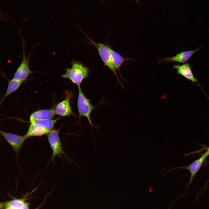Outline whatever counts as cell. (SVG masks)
<instances>
[{"instance_id": "10", "label": "cell", "mask_w": 209, "mask_h": 209, "mask_svg": "<svg viewBox=\"0 0 209 209\" xmlns=\"http://www.w3.org/2000/svg\"><path fill=\"white\" fill-rule=\"evenodd\" d=\"M56 114L54 108L39 109L30 115V122L38 120L52 119Z\"/></svg>"}, {"instance_id": "9", "label": "cell", "mask_w": 209, "mask_h": 209, "mask_svg": "<svg viewBox=\"0 0 209 209\" xmlns=\"http://www.w3.org/2000/svg\"><path fill=\"white\" fill-rule=\"evenodd\" d=\"M199 48L193 50H190L181 52L172 57L164 58L158 60V64L168 62H177L184 63L187 61L195 53L199 50Z\"/></svg>"}, {"instance_id": "16", "label": "cell", "mask_w": 209, "mask_h": 209, "mask_svg": "<svg viewBox=\"0 0 209 209\" xmlns=\"http://www.w3.org/2000/svg\"><path fill=\"white\" fill-rule=\"evenodd\" d=\"M24 199H16L6 202V207L11 209H15L22 207L25 202Z\"/></svg>"}, {"instance_id": "12", "label": "cell", "mask_w": 209, "mask_h": 209, "mask_svg": "<svg viewBox=\"0 0 209 209\" xmlns=\"http://www.w3.org/2000/svg\"><path fill=\"white\" fill-rule=\"evenodd\" d=\"M48 132L41 126L34 122H30L28 131L24 135L26 139L30 137L41 136Z\"/></svg>"}, {"instance_id": "19", "label": "cell", "mask_w": 209, "mask_h": 209, "mask_svg": "<svg viewBox=\"0 0 209 209\" xmlns=\"http://www.w3.org/2000/svg\"><path fill=\"white\" fill-rule=\"evenodd\" d=\"M136 2L138 4L139 3V1L138 0H135Z\"/></svg>"}, {"instance_id": "4", "label": "cell", "mask_w": 209, "mask_h": 209, "mask_svg": "<svg viewBox=\"0 0 209 209\" xmlns=\"http://www.w3.org/2000/svg\"><path fill=\"white\" fill-rule=\"evenodd\" d=\"M21 37L23 48V57L21 63L17 69L14 75L13 78L23 82L29 75L34 72L31 71L29 66V59L30 54L27 57L25 52V45L24 40Z\"/></svg>"}, {"instance_id": "17", "label": "cell", "mask_w": 209, "mask_h": 209, "mask_svg": "<svg viewBox=\"0 0 209 209\" xmlns=\"http://www.w3.org/2000/svg\"><path fill=\"white\" fill-rule=\"evenodd\" d=\"M30 206V203L26 202L24 205L20 208L15 209H29Z\"/></svg>"}, {"instance_id": "13", "label": "cell", "mask_w": 209, "mask_h": 209, "mask_svg": "<svg viewBox=\"0 0 209 209\" xmlns=\"http://www.w3.org/2000/svg\"><path fill=\"white\" fill-rule=\"evenodd\" d=\"M110 49L114 67L116 71H119L120 75H121L122 77L120 71V68L121 65L126 61H134V60L132 58H126L123 57L117 52L112 49L111 47Z\"/></svg>"}, {"instance_id": "14", "label": "cell", "mask_w": 209, "mask_h": 209, "mask_svg": "<svg viewBox=\"0 0 209 209\" xmlns=\"http://www.w3.org/2000/svg\"><path fill=\"white\" fill-rule=\"evenodd\" d=\"M23 82L22 81L13 78L9 80L5 93L0 101V105L7 97L19 88Z\"/></svg>"}, {"instance_id": "7", "label": "cell", "mask_w": 209, "mask_h": 209, "mask_svg": "<svg viewBox=\"0 0 209 209\" xmlns=\"http://www.w3.org/2000/svg\"><path fill=\"white\" fill-rule=\"evenodd\" d=\"M0 134L12 147L17 158L19 152L26 139L24 135L20 136L7 132L0 129Z\"/></svg>"}, {"instance_id": "18", "label": "cell", "mask_w": 209, "mask_h": 209, "mask_svg": "<svg viewBox=\"0 0 209 209\" xmlns=\"http://www.w3.org/2000/svg\"><path fill=\"white\" fill-rule=\"evenodd\" d=\"M6 207V203L0 202V209H4Z\"/></svg>"}, {"instance_id": "3", "label": "cell", "mask_w": 209, "mask_h": 209, "mask_svg": "<svg viewBox=\"0 0 209 209\" xmlns=\"http://www.w3.org/2000/svg\"><path fill=\"white\" fill-rule=\"evenodd\" d=\"M78 96L77 100V107L79 114V119L82 117H86L91 126H93L90 118V115L93 110L96 108L90 103L83 93L81 87H78Z\"/></svg>"}, {"instance_id": "15", "label": "cell", "mask_w": 209, "mask_h": 209, "mask_svg": "<svg viewBox=\"0 0 209 209\" xmlns=\"http://www.w3.org/2000/svg\"><path fill=\"white\" fill-rule=\"evenodd\" d=\"M60 118H59L54 119H52L38 120L33 122L41 126L48 133L53 130L55 123Z\"/></svg>"}, {"instance_id": "22", "label": "cell", "mask_w": 209, "mask_h": 209, "mask_svg": "<svg viewBox=\"0 0 209 209\" xmlns=\"http://www.w3.org/2000/svg\"><path fill=\"white\" fill-rule=\"evenodd\" d=\"M207 150L209 152V147H208Z\"/></svg>"}, {"instance_id": "1", "label": "cell", "mask_w": 209, "mask_h": 209, "mask_svg": "<svg viewBox=\"0 0 209 209\" xmlns=\"http://www.w3.org/2000/svg\"><path fill=\"white\" fill-rule=\"evenodd\" d=\"M71 64V67L66 68L65 73L61 76L63 78L69 79L78 87H80L83 80L88 77L90 71L88 67L79 61L73 60Z\"/></svg>"}, {"instance_id": "5", "label": "cell", "mask_w": 209, "mask_h": 209, "mask_svg": "<svg viewBox=\"0 0 209 209\" xmlns=\"http://www.w3.org/2000/svg\"><path fill=\"white\" fill-rule=\"evenodd\" d=\"M59 129L53 130L47 134L48 140L53 151L50 161L54 162L57 156H66L59 136Z\"/></svg>"}, {"instance_id": "2", "label": "cell", "mask_w": 209, "mask_h": 209, "mask_svg": "<svg viewBox=\"0 0 209 209\" xmlns=\"http://www.w3.org/2000/svg\"><path fill=\"white\" fill-rule=\"evenodd\" d=\"M89 40V43L93 45L96 48L99 54L105 65L107 66L113 73L116 77L118 82L122 86L120 83L114 67L110 51V47L107 44L101 43H96L94 42L87 36Z\"/></svg>"}, {"instance_id": "11", "label": "cell", "mask_w": 209, "mask_h": 209, "mask_svg": "<svg viewBox=\"0 0 209 209\" xmlns=\"http://www.w3.org/2000/svg\"><path fill=\"white\" fill-rule=\"evenodd\" d=\"M173 68L177 70V73L179 75H182L187 80L193 82H197V80L194 75L188 63H186L181 65H174Z\"/></svg>"}, {"instance_id": "8", "label": "cell", "mask_w": 209, "mask_h": 209, "mask_svg": "<svg viewBox=\"0 0 209 209\" xmlns=\"http://www.w3.org/2000/svg\"><path fill=\"white\" fill-rule=\"evenodd\" d=\"M73 96L72 92L67 91L66 92L65 99L59 103L54 108L56 114L63 117L75 115L70 104Z\"/></svg>"}, {"instance_id": "20", "label": "cell", "mask_w": 209, "mask_h": 209, "mask_svg": "<svg viewBox=\"0 0 209 209\" xmlns=\"http://www.w3.org/2000/svg\"><path fill=\"white\" fill-rule=\"evenodd\" d=\"M4 209H11L8 207H6Z\"/></svg>"}, {"instance_id": "21", "label": "cell", "mask_w": 209, "mask_h": 209, "mask_svg": "<svg viewBox=\"0 0 209 209\" xmlns=\"http://www.w3.org/2000/svg\"><path fill=\"white\" fill-rule=\"evenodd\" d=\"M39 208V207H38L37 208H35V209H38Z\"/></svg>"}, {"instance_id": "23", "label": "cell", "mask_w": 209, "mask_h": 209, "mask_svg": "<svg viewBox=\"0 0 209 209\" xmlns=\"http://www.w3.org/2000/svg\"><path fill=\"white\" fill-rule=\"evenodd\" d=\"M207 96V97H208V99H209V97H208V96Z\"/></svg>"}, {"instance_id": "6", "label": "cell", "mask_w": 209, "mask_h": 209, "mask_svg": "<svg viewBox=\"0 0 209 209\" xmlns=\"http://www.w3.org/2000/svg\"><path fill=\"white\" fill-rule=\"evenodd\" d=\"M209 155V152L207 150L199 158L194 161L190 165L185 166L174 167L169 170V172L176 169H186L188 170L190 173V177L187 187L192 183L194 177L198 172L204 160Z\"/></svg>"}]
</instances>
